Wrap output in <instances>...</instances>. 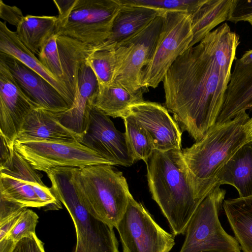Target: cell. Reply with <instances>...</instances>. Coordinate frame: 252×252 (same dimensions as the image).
<instances>
[{
	"instance_id": "39",
	"label": "cell",
	"mask_w": 252,
	"mask_h": 252,
	"mask_svg": "<svg viewBox=\"0 0 252 252\" xmlns=\"http://www.w3.org/2000/svg\"><path fill=\"white\" fill-rule=\"evenodd\" d=\"M238 60L243 64H248L252 63V49L246 51Z\"/></svg>"
},
{
	"instance_id": "6",
	"label": "cell",
	"mask_w": 252,
	"mask_h": 252,
	"mask_svg": "<svg viewBox=\"0 0 252 252\" xmlns=\"http://www.w3.org/2000/svg\"><path fill=\"white\" fill-rule=\"evenodd\" d=\"M220 186L216 185L198 206L180 252H241L237 241L225 232L219 219L226 193Z\"/></svg>"
},
{
	"instance_id": "7",
	"label": "cell",
	"mask_w": 252,
	"mask_h": 252,
	"mask_svg": "<svg viewBox=\"0 0 252 252\" xmlns=\"http://www.w3.org/2000/svg\"><path fill=\"white\" fill-rule=\"evenodd\" d=\"M42 177L14 149L10 158L0 165V197L23 207L62 208Z\"/></svg>"
},
{
	"instance_id": "9",
	"label": "cell",
	"mask_w": 252,
	"mask_h": 252,
	"mask_svg": "<svg viewBox=\"0 0 252 252\" xmlns=\"http://www.w3.org/2000/svg\"><path fill=\"white\" fill-rule=\"evenodd\" d=\"M121 6L118 0H77L68 16L58 21L55 34L101 45L109 37Z\"/></svg>"
},
{
	"instance_id": "12",
	"label": "cell",
	"mask_w": 252,
	"mask_h": 252,
	"mask_svg": "<svg viewBox=\"0 0 252 252\" xmlns=\"http://www.w3.org/2000/svg\"><path fill=\"white\" fill-rule=\"evenodd\" d=\"M164 15V12H160L144 30L115 48L117 65L112 84L120 85L130 92L143 88L141 74L155 51Z\"/></svg>"
},
{
	"instance_id": "40",
	"label": "cell",
	"mask_w": 252,
	"mask_h": 252,
	"mask_svg": "<svg viewBox=\"0 0 252 252\" xmlns=\"http://www.w3.org/2000/svg\"><path fill=\"white\" fill-rule=\"evenodd\" d=\"M248 126H249V129L250 134L252 139V118H250Z\"/></svg>"
},
{
	"instance_id": "18",
	"label": "cell",
	"mask_w": 252,
	"mask_h": 252,
	"mask_svg": "<svg viewBox=\"0 0 252 252\" xmlns=\"http://www.w3.org/2000/svg\"><path fill=\"white\" fill-rule=\"evenodd\" d=\"M81 137L59 121L57 113L40 108L25 118L15 141L80 142Z\"/></svg>"
},
{
	"instance_id": "5",
	"label": "cell",
	"mask_w": 252,
	"mask_h": 252,
	"mask_svg": "<svg viewBox=\"0 0 252 252\" xmlns=\"http://www.w3.org/2000/svg\"><path fill=\"white\" fill-rule=\"evenodd\" d=\"M79 180L89 213L116 228L126 212L131 195L123 173L111 165H91L79 168Z\"/></svg>"
},
{
	"instance_id": "25",
	"label": "cell",
	"mask_w": 252,
	"mask_h": 252,
	"mask_svg": "<svg viewBox=\"0 0 252 252\" xmlns=\"http://www.w3.org/2000/svg\"><path fill=\"white\" fill-rule=\"evenodd\" d=\"M224 212L243 252H252V196L224 201Z\"/></svg>"
},
{
	"instance_id": "34",
	"label": "cell",
	"mask_w": 252,
	"mask_h": 252,
	"mask_svg": "<svg viewBox=\"0 0 252 252\" xmlns=\"http://www.w3.org/2000/svg\"><path fill=\"white\" fill-rule=\"evenodd\" d=\"M12 252H45L43 243L32 233L16 244Z\"/></svg>"
},
{
	"instance_id": "15",
	"label": "cell",
	"mask_w": 252,
	"mask_h": 252,
	"mask_svg": "<svg viewBox=\"0 0 252 252\" xmlns=\"http://www.w3.org/2000/svg\"><path fill=\"white\" fill-rule=\"evenodd\" d=\"M35 108L8 69L0 63V135L10 148H14L25 118Z\"/></svg>"
},
{
	"instance_id": "33",
	"label": "cell",
	"mask_w": 252,
	"mask_h": 252,
	"mask_svg": "<svg viewBox=\"0 0 252 252\" xmlns=\"http://www.w3.org/2000/svg\"><path fill=\"white\" fill-rule=\"evenodd\" d=\"M252 17V0H232L227 21L233 23L246 21Z\"/></svg>"
},
{
	"instance_id": "13",
	"label": "cell",
	"mask_w": 252,
	"mask_h": 252,
	"mask_svg": "<svg viewBox=\"0 0 252 252\" xmlns=\"http://www.w3.org/2000/svg\"><path fill=\"white\" fill-rule=\"evenodd\" d=\"M80 143L112 162L114 165L128 167L135 161L125 133L115 127L109 116L94 105L89 115L87 128Z\"/></svg>"
},
{
	"instance_id": "27",
	"label": "cell",
	"mask_w": 252,
	"mask_h": 252,
	"mask_svg": "<svg viewBox=\"0 0 252 252\" xmlns=\"http://www.w3.org/2000/svg\"><path fill=\"white\" fill-rule=\"evenodd\" d=\"M232 0H207L191 15L193 38L189 48L199 43L219 25L227 20Z\"/></svg>"
},
{
	"instance_id": "22",
	"label": "cell",
	"mask_w": 252,
	"mask_h": 252,
	"mask_svg": "<svg viewBox=\"0 0 252 252\" xmlns=\"http://www.w3.org/2000/svg\"><path fill=\"white\" fill-rule=\"evenodd\" d=\"M215 183L233 186L240 198L252 196V140L243 145L222 166Z\"/></svg>"
},
{
	"instance_id": "19",
	"label": "cell",
	"mask_w": 252,
	"mask_h": 252,
	"mask_svg": "<svg viewBox=\"0 0 252 252\" xmlns=\"http://www.w3.org/2000/svg\"><path fill=\"white\" fill-rule=\"evenodd\" d=\"M223 104L216 124L230 121L239 114L252 110V63L243 64L236 58Z\"/></svg>"
},
{
	"instance_id": "29",
	"label": "cell",
	"mask_w": 252,
	"mask_h": 252,
	"mask_svg": "<svg viewBox=\"0 0 252 252\" xmlns=\"http://www.w3.org/2000/svg\"><path fill=\"white\" fill-rule=\"evenodd\" d=\"M86 63L94 73L99 86H110L113 82L117 60L115 49H96L86 60Z\"/></svg>"
},
{
	"instance_id": "38",
	"label": "cell",
	"mask_w": 252,
	"mask_h": 252,
	"mask_svg": "<svg viewBox=\"0 0 252 252\" xmlns=\"http://www.w3.org/2000/svg\"><path fill=\"white\" fill-rule=\"evenodd\" d=\"M0 165L3 164L8 159H9L11 156L12 152L14 149L10 148L7 142H6L4 138L0 135Z\"/></svg>"
},
{
	"instance_id": "26",
	"label": "cell",
	"mask_w": 252,
	"mask_h": 252,
	"mask_svg": "<svg viewBox=\"0 0 252 252\" xmlns=\"http://www.w3.org/2000/svg\"><path fill=\"white\" fill-rule=\"evenodd\" d=\"M57 23V16L27 15L15 32L21 42L32 53L38 55L41 47L55 34Z\"/></svg>"
},
{
	"instance_id": "8",
	"label": "cell",
	"mask_w": 252,
	"mask_h": 252,
	"mask_svg": "<svg viewBox=\"0 0 252 252\" xmlns=\"http://www.w3.org/2000/svg\"><path fill=\"white\" fill-rule=\"evenodd\" d=\"M192 38L191 15L178 12L164 13L155 51L141 74L142 88H157L174 62L189 48Z\"/></svg>"
},
{
	"instance_id": "36",
	"label": "cell",
	"mask_w": 252,
	"mask_h": 252,
	"mask_svg": "<svg viewBox=\"0 0 252 252\" xmlns=\"http://www.w3.org/2000/svg\"><path fill=\"white\" fill-rule=\"evenodd\" d=\"M0 202V222L12 217L26 208L1 197Z\"/></svg>"
},
{
	"instance_id": "28",
	"label": "cell",
	"mask_w": 252,
	"mask_h": 252,
	"mask_svg": "<svg viewBox=\"0 0 252 252\" xmlns=\"http://www.w3.org/2000/svg\"><path fill=\"white\" fill-rule=\"evenodd\" d=\"M124 120L126 136L130 151L135 161L145 162L153 153V144L146 130L131 114L127 113Z\"/></svg>"
},
{
	"instance_id": "17",
	"label": "cell",
	"mask_w": 252,
	"mask_h": 252,
	"mask_svg": "<svg viewBox=\"0 0 252 252\" xmlns=\"http://www.w3.org/2000/svg\"><path fill=\"white\" fill-rule=\"evenodd\" d=\"M78 94L71 107L57 113L60 123L80 137L86 131L98 84L93 71L85 62L78 77Z\"/></svg>"
},
{
	"instance_id": "10",
	"label": "cell",
	"mask_w": 252,
	"mask_h": 252,
	"mask_svg": "<svg viewBox=\"0 0 252 252\" xmlns=\"http://www.w3.org/2000/svg\"><path fill=\"white\" fill-rule=\"evenodd\" d=\"M15 150L37 171L114 164L79 141H15Z\"/></svg>"
},
{
	"instance_id": "16",
	"label": "cell",
	"mask_w": 252,
	"mask_h": 252,
	"mask_svg": "<svg viewBox=\"0 0 252 252\" xmlns=\"http://www.w3.org/2000/svg\"><path fill=\"white\" fill-rule=\"evenodd\" d=\"M127 113L135 118L146 130L155 150H181V130L164 106L144 100L131 106Z\"/></svg>"
},
{
	"instance_id": "2",
	"label": "cell",
	"mask_w": 252,
	"mask_h": 252,
	"mask_svg": "<svg viewBox=\"0 0 252 252\" xmlns=\"http://www.w3.org/2000/svg\"><path fill=\"white\" fill-rule=\"evenodd\" d=\"M145 163L152 198L168 220L172 234H184L202 201L196 197L182 151L154 150Z\"/></svg>"
},
{
	"instance_id": "30",
	"label": "cell",
	"mask_w": 252,
	"mask_h": 252,
	"mask_svg": "<svg viewBox=\"0 0 252 252\" xmlns=\"http://www.w3.org/2000/svg\"><path fill=\"white\" fill-rule=\"evenodd\" d=\"M126 6L149 8L161 12H178L192 15L207 0H118Z\"/></svg>"
},
{
	"instance_id": "3",
	"label": "cell",
	"mask_w": 252,
	"mask_h": 252,
	"mask_svg": "<svg viewBox=\"0 0 252 252\" xmlns=\"http://www.w3.org/2000/svg\"><path fill=\"white\" fill-rule=\"evenodd\" d=\"M250 118L246 111L230 121L215 125L204 136L182 151L196 198L202 201L216 186L222 166L244 144L252 140Z\"/></svg>"
},
{
	"instance_id": "21",
	"label": "cell",
	"mask_w": 252,
	"mask_h": 252,
	"mask_svg": "<svg viewBox=\"0 0 252 252\" xmlns=\"http://www.w3.org/2000/svg\"><path fill=\"white\" fill-rule=\"evenodd\" d=\"M57 35L60 61L63 74V85L72 106L78 94L79 69L89 55L94 50L95 46L69 37Z\"/></svg>"
},
{
	"instance_id": "31",
	"label": "cell",
	"mask_w": 252,
	"mask_h": 252,
	"mask_svg": "<svg viewBox=\"0 0 252 252\" xmlns=\"http://www.w3.org/2000/svg\"><path fill=\"white\" fill-rule=\"evenodd\" d=\"M57 36L55 34L50 37L41 47L37 55L38 59L44 67L64 89L63 85V74L60 63L57 42Z\"/></svg>"
},
{
	"instance_id": "20",
	"label": "cell",
	"mask_w": 252,
	"mask_h": 252,
	"mask_svg": "<svg viewBox=\"0 0 252 252\" xmlns=\"http://www.w3.org/2000/svg\"><path fill=\"white\" fill-rule=\"evenodd\" d=\"M160 12L144 7L121 5L114 19L109 37L103 44L95 47L116 48L144 30Z\"/></svg>"
},
{
	"instance_id": "4",
	"label": "cell",
	"mask_w": 252,
	"mask_h": 252,
	"mask_svg": "<svg viewBox=\"0 0 252 252\" xmlns=\"http://www.w3.org/2000/svg\"><path fill=\"white\" fill-rule=\"evenodd\" d=\"M79 174L77 168L63 167L49 176L54 194L74 222L76 244L73 252H119L113 227L94 218L86 210Z\"/></svg>"
},
{
	"instance_id": "23",
	"label": "cell",
	"mask_w": 252,
	"mask_h": 252,
	"mask_svg": "<svg viewBox=\"0 0 252 252\" xmlns=\"http://www.w3.org/2000/svg\"><path fill=\"white\" fill-rule=\"evenodd\" d=\"M0 52L14 57L41 75L61 93L71 106L63 87L44 67L35 54L21 42L16 32L8 29L6 22L2 21L0 22Z\"/></svg>"
},
{
	"instance_id": "14",
	"label": "cell",
	"mask_w": 252,
	"mask_h": 252,
	"mask_svg": "<svg viewBox=\"0 0 252 252\" xmlns=\"http://www.w3.org/2000/svg\"><path fill=\"white\" fill-rule=\"evenodd\" d=\"M0 63L8 69L23 93L37 108L55 113L70 108L65 98L52 85L16 59L0 52Z\"/></svg>"
},
{
	"instance_id": "37",
	"label": "cell",
	"mask_w": 252,
	"mask_h": 252,
	"mask_svg": "<svg viewBox=\"0 0 252 252\" xmlns=\"http://www.w3.org/2000/svg\"><path fill=\"white\" fill-rule=\"evenodd\" d=\"M76 1L77 0H53L59 12L57 16L58 21H62L68 16Z\"/></svg>"
},
{
	"instance_id": "1",
	"label": "cell",
	"mask_w": 252,
	"mask_h": 252,
	"mask_svg": "<svg viewBox=\"0 0 252 252\" xmlns=\"http://www.w3.org/2000/svg\"><path fill=\"white\" fill-rule=\"evenodd\" d=\"M239 44V35L222 24L181 54L164 77L166 108L196 141L216 123Z\"/></svg>"
},
{
	"instance_id": "41",
	"label": "cell",
	"mask_w": 252,
	"mask_h": 252,
	"mask_svg": "<svg viewBox=\"0 0 252 252\" xmlns=\"http://www.w3.org/2000/svg\"><path fill=\"white\" fill-rule=\"evenodd\" d=\"M247 22H249L250 23V24L251 26H252V17L248 19V20H247Z\"/></svg>"
},
{
	"instance_id": "35",
	"label": "cell",
	"mask_w": 252,
	"mask_h": 252,
	"mask_svg": "<svg viewBox=\"0 0 252 252\" xmlns=\"http://www.w3.org/2000/svg\"><path fill=\"white\" fill-rule=\"evenodd\" d=\"M24 16L20 9L16 6H10L0 0V17L10 24L18 26Z\"/></svg>"
},
{
	"instance_id": "32",
	"label": "cell",
	"mask_w": 252,
	"mask_h": 252,
	"mask_svg": "<svg viewBox=\"0 0 252 252\" xmlns=\"http://www.w3.org/2000/svg\"><path fill=\"white\" fill-rule=\"evenodd\" d=\"M38 216L34 211L27 208L22 213L18 220L6 237L15 243H17L30 234H36L35 228L38 221Z\"/></svg>"
},
{
	"instance_id": "24",
	"label": "cell",
	"mask_w": 252,
	"mask_h": 252,
	"mask_svg": "<svg viewBox=\"0 0 252 252\" xmlns=\"http://www.w3.org/2000/svg\"><path fill=\"white\" fill-rule=\"evenodd\" d=\"M147 90L141 88L130 92L116 84L98 85L94 105L109 117L122 118L131 106L144 101L143 94Z\"/></svg>"
},
{
	"instance_id": "11",
	"label": "cell",
	"mask_w": 252,
	"mask_h": 252,
	"mask_svg": "<svg viewBox=\"0 0 252 252\" xmlns=\"http://www.w3.org/2000/svg\"><path fill=\"white\" fill-rule=\"evenodd\" d=\"M116 228L123 252H169L175 244V236L162 228L131 194Z\"/></svg>"
}]
</instances>
